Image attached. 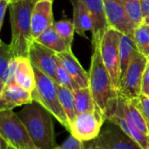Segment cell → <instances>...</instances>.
Wrapping results in <instances>:
<instances>
[{
    "label": "cell",
    "mask_w": 149,
    "mask_h": 149,
    "mask_svg": "<svg viewBox=\"0 0 149 149\" xmlns=\"http://www.w3.org/2000/svg\"><path fill=\"white\" fill-rule=\"evenodd\" d=\"M73 6V24L75 32L86 38V31H93V20L90 11L83 0H71Z\"/></svg>",
    "instance_id": "e0dca14e"
},
{
    "label": "cell",
    "mask_w": 149,
    "mask_h": 149,
    "mask_svg": "<svg viewBox=\"0 0 149 149\" xmlns=\"http://www.w3.org/2000/svg\"><path fill=\"white\" fill-rule=\"evenodd\" d=\"M58 99H59L60 105L64 109L65 113L70 124L77 115L73 91L65 88L64 86H61L58 84Z\"/></svg>",
    "instance_id": "603a6c76"
},
{
    "label": "cell",
    "mask_w": 149,
    "mask_h": 149,
    "mask_svg": "<svg viewBox=\"0 0 149 149\" xmlns=\"http://www.w3.org/2000/svg\"><path fill=\"white\" fill-rule=\"evenodd\" d=\"M103 2L109 26L123 34L134 37L137 27L129 18L122 3L119 0H103Z\"/></svg>",
    "instance_id": "7c38bea8"
},
{
    "label": "cell",
    "mask_w": 149,
    "mask_h": 149,
    "mask_svg": "<svg viewBox=\"0 0 149 149\" xmlns=\"http://www.w3.org/2000/svg\"><path fill=\"white\" fill-rule=\"evenodd\" d=\"M28 58L33 66L58 83V57L55 52L34 40L30 46Z\"/></svg>",
    "instance_id": "8fae6325"
},
{
    "label": "cell",
    "mask_w": 149,
    "mask_h": 149,
    "mask_svg": "<svg viewBox=\"0 0 149 149\" xmlns=\"http://www.w3.org/2000/svg\"><path fill=\"white\" fill-rule=\"evenodd\" d=\"M141 94H144L149 97V60L148 61L143 79H142V85H141Z\"/></svg>",
    "instance_id": "4dcf8cb0"
},
{
    "label": "cell",
    "mask_w": 149,
    "mask_h": 149,
    "mask_svg": "<svg viewBox=\"0 0 149 149\" xmlns=\"http://www.w3.org/2000/svg\"><path fill=\"white\" fill-rule=\"evenodd\" d=\"M93 55L89 69V87L94 101L105 115L110 103L118 96L110 74L102 60L100 45L93 46Z\"/></svg>",
    "instance_id": "3957f363"
},
{
    "label": "cell",
    "mask_w": 149,
    "mask_h": 149,
    "mask_svg": "<svg viewBox=\"0 0 149 149\" xmlns=\"http://www.w3.org/2000/svg\"><path fill=\"white\" fill-rule=\"evenodd\" d=\"M52 0L36 1L31 13V34L35 40L45 31L53 25Z\"/></svg>",
    "instance_id": "4fadbf2b"
},
{
    "label": "cell",
    "mask_w": 149,
    "mask_h": 149,
    "mask_svg": "<svg viewBox=\"0 0 149 149\" xmlns=\"http://www.w3.org/2000/svg\"><path fill=\"white\" fill-rule=\"evenodd\" d=\"M86 4L91 17L93 20V46L100 45V43L105 34L108 30L109 24L107 22L104 2L103 0H83Z\"/></svg>",
    "instance_id": "9a60e30c"
},
{
    "label": "cell",
    "mask_w": 149,
    "mask_h": 149,
    "mask_svg": "<svg viewBox=\"0 0 149 149\" xmlns=\"http://www.w3.org/2000/svg\"><path fill=\"white\" fill-rule=\"evenodd\" d=\"M84 142L70 135L62 144L56 146L54 149H83Z\"/></svg>",
    "instance_id": "f546056e"
},
{
    "label": "cell",
    "mask_w": 149,
    "mask_h": 149,
    "mask_svg": "<svg viewBox=\"0 0 149 149\" xmlns=\"http://www.w3.org/2000/svg\"><path fill=\"white\" fill-rule=\"evenodd\" d=\"M77 114L86 112L94 111L98 107L96 105L90 87L78 88L73 91Z\"/></svg>",
    "instance_id": "44dd1931"
},
{
    "label": "cell",
    "mask_w": 149,
    "mask_h": 149,
    "mask_svg": "<svg viewBox=\"0 0 149 149\" xmlns=\"http://www.w3.org/2000/svg\"><path fill=\"white\" fill-rule=\"evenodd\" d=\"M139 49L135 44L134 37L122 33L120 45V81L124 77L130 63L139 53Z\"/></svg>",
    "instance_id": "d6986e66"
},
{
    "label": "cell",
    "mask_w": 149,
    "mask_h": 149,
    "mask_svg": "<svg viewBox=\"0 0 149 149\" xmlns=\"http://www.w3.org/2000/svg\"><path fill=\"white\" fill-rule=\"evenodd\" d=\"M37 42L46 46L56 53H61L71 51V45H69L56 31L53 25L45 31L38 38L35 39Z\"/></svg>",
    "instance_id": "ffe728a7"
},
{
    "label": "cell",
    "mask_w": 149,
    "mask_h": 149,
    "mask_svg": "<svg viewBox=\"0 0 149 149\" xmlns=\"http://www.w3.org/2000/svg\"><path fill=\"white\" fill-rule=\"evenodd\" d=\"M83 149H93V148H92V146H91V142H90V141H86V142H84Z\"/></svg>",
    "instance_id": "d590c367"
},
{
    "label": "cell",
    "mask_w": 149,
    "mask_h": 149,
    "mask_svg": "<svg viewBox=\"0 0 149 149\" xmlns=\"http://www.w3.org/2000/svg\"><path fill=\"white\" fill-rule=\"evenodd\" d=\"M134 39L139 52L149 59V27L144 24L139 25L134 33Z\"/></svg>",
    "instance_id": "d4e9b609"
},
{
    "label": "cell",
    "mask_w": 149,
    "mask_h": 149,
    "mask_svg": "<svg viewBox=\"0 0 149 149\" xmlns=\"http://www.w3.org/2000/svg\"><path fill=\"white\" fill-rule=\"evenodd\" d=\"M90 142L93 149H143L117 125L107 120L98 137Z\"/></svg>",
    "instance_id": "9c48e42d"
},
{
    "label": "cell",
    "mask_w": 149,
    "mask_h": 149,
    "mask_svg": "<svg viewBox=\"0 0 149 149\" xmlns=\"http://www.w3.org/2000/svg\"><path fill=\"white\" fill-rule=\"evenodd\" d=\"M57 56L64 68L72 77L79 88L89 87L88 72L82 67L77 58L72 53V50L61 53H57Z\"/></svg>",
    "instance_id": "2e32d148"
},
{
    "label": "cell",
    "mask_w": 149,
    "mask_h": 149,
    "mask_svg": "<svg viewBox=\"0 0 149 149\" xmlns=\"http://www.w3.org/2000/svg\"><path fill=\"white\" fill-rule=\"evenodd\" d=\"M125 107H126V112L134 126L145 135L149 137V126L148 122L146 121L144 116L142 115L140 109L136 107L134 102L133 100L126 99L125 101Z\"/></svg>",
    "instance_id": "cb8c5ba5"
},
{
    "label": "cell",
    "mask_w": 149,
    "mask_h": 149,
    "mask_svg": "<svg viewBox=\"0 0 149 149\" xmlns=\"http://www.w3.org/2000/svg\"><path fill=\"white\" fill-rule=\"evenodd\" d=\"M125 101L126 98L118 94V96L110 103L106 111V120L117 125L142 148L149 149V137L141 133L134 126L126 112Z\"/></svg>",
    "instance_id": "52a82bcc"
},
{
    "label": "cell",
    "mask_w": 149,
    "mask_h": 149,
    "mask_svg": "<svg viewBox=\"0 0 149 149\" xmlns=\"http://www.w3.org/2000/svg\"><path fill=\"white\" fill-rule=\"evenodd\" d=\"M16 58L10 45L0 41V90L7 84L9 78V67L11 60Z\"/></svg>",
    "instance_id": "7402d4cb"
},
{
    "label": "cell",
    "mask_w": 149,
    "mask_h": 149,
    "mask_svg": "<svg viewBox=\"0 0 149 149\" xmlns=\"http://www.w3.org/2000/svg\"><path fill=\"white\" fill-rule=\"evenodd\" d=\"M106 121L100 108L77 114L70 123V134L80 141H92L98 137Z\"/></svg>",
    "instance_id": "ba28073f"
},
{
    "label": "cell",
    "mask_w": 149,
    "mask_h": 149,
    "mask_svg": "<svg viewBox=\"0 0 149 149\" xmlns=\"http://www.w3.org/2000/svg\"><path fill=\"white\" fill-rule=\"evenodd\" d=\"M121 36L122 33L120 31L113 27H109L100 43L102 60L110 74L113 86L118 93L120 86V45Z\"/></svg>",
    "instance_id": "5b68a950"
},
{
    "label": "cell",
    "mask_w": 149,
    "mask_h": 149,
    "mask_svg": "<svg viewBox=\"0 0 149 149\" xmlns=\"http://www.w3.org/2000/svg\"><path fill=\"white\" fill-rule=\"evenodd\" d=\"M148 59L139 52L130 63L120 81L119 94L127 100H134L141 94L143 74Z\"/></svg>",
    "instance_id": "30bf717a"
},
{
    "label": "cell",
    "mask_w": 149,
    "mask_h": 149,
    "mask_svg": "<svg viewBox=\"0 0 149 149\" xmlns=\"http://www.w3.org/2000/svg\"><path fill=\"white\" fill-rule=\"evenodd\" d=\"M0 149H17L8 142L5 139L0 136Z\"/></svg>",
    "instance_id": "836d02e7"
},
{
    "label": "cell",
    "mask_w": 149,
    "mask_h": 149,
    "mask_svg": "<svg viewBox=\"0 0 149 149\" xmlns=\"http://www.w3.org/2000/svg\"><path fill=\"white\" fill-rule=\"evenodd\" d=\"M53 27L59 36L72 46L75 32L73 22H71L70 20H59L53 24Z\"/></svg>",
    "instance_id": "4316f807"
},
{
    "label": "cell",
    "mask_w": 149,
    "mask_h": 149,
    "mask_svg": "<svg viewBox=\"0 0 149 149\" xmlns=\"http://www.w3.org/2000/svg\"><path fill=\"white\" fill-rule=\"evenodd\" d=\"M148 27H149V26H148Z\"/></svg>",
    "instance_id": "f35d334b"
},
{
    "label": "cell",
    "mask_w": 149,
    "mask_h": 149,
    "mask_svg": "<svg viewBox=\"0 0 149 149\" xmlns=\"http://www.w3.org/2000/svg\"><path fill=\"white\" fill-rule=\"evenodd\" d=\"M11 3H12L11 0H0V29H2L3 27L4 15H5L7 7L10 6Z\"/></svg>",
    "instance_id": "1f68e13d"
},
{
    "label": "cell",
    "mask_w": 149,
    "mask_h": 149,
    "mask_svg": "<svg viewBox=\"0 0 149 149\" xmlns=\"http://www.w3.org/2000/svg\"><path fill=\"white\" fill-rule=\"evenodd\" d=\"M36 0H19L10 5L11 24L10 46L16 58H27L34 41L31 34V13Z\"/></svg>",
    "instance_id": "7a4b0ae2"
},
{
    "label": "cell",
    "mask_w": 149,
    "mask_h": 149,
    "mask_svg": "<svg viewBox=\"0 0 149 149\" xmlns=\"http://www.w3.org/2000/svg\"><path fill=\"white\" fill-rule=\"evenodd\" d=\"M0 136L17 149H39L12 110L0 112Z\"/></svg>",
    "instance_id": "8992f818"
},
{
    "label": "cell",
    "mask_w": 149,
    "mask_h": 149,
    "mask_svg": "<svg viewBox=\"0 0 149 149\" xmlns=\"http://www.w3.org/2000/svg\"><path fill=\"white\" fill-rule=\"evenodd\" d=\"M33 102L31 93L17 84H8L0 90V112L9 111Z\"/></svg>",
    "instance_id": "5bb4252c"
},
{
    "label": "cell",
    "mask_w": 149,
    "mask_h": 149,
    "mask_svg": "<svg viewBox=\"0 0 149 149\" xmlns=\"http://www.w3.org/2000/svg\"><path fill=\"white\" fill-rule=\"evenodd\" d=\"M12 1V3H14V2H17V1H19V0H11Z\"/></svg>",
    "instance_id": "8d00e7d4"
},
{
    "label": "cell",
    "mask_w": 149,
    "mask_h": 149,
    "mask_svg": "<svg viewBox=\"0 0 149 149\" xmlns=\"http://www.w3.org/2000/svg\"><path fill=\"white\" fill-rule=\"evenodd\" d=\"M36 1H38V0H36ZM52 1H53V0H52Z\"/></svg>",
    "instance_id": "74e56055"
},
{
    "label": "cell",
    "mask_w": 149,
    "mask_h": 149,
    "mask_svg": "<svg viewBox=\"0 0 149 149\" xmlns=\"http://www.w3.org/2000/svg\"><path fill=\"white\" fill-rule=\"evenodd\" d=\"M39 149L56 148L54 127L51 113L37 102L24 106L17 113Z\"/></svg>",
    "instance_id": "6da1fadb"
},
{
    "label": "cell",
    "mask_w": 149,
    "mask_h": 149,
    "mask_svg": "<svg viewBox=\"0 0 149 149\" xmlns=\"http://www.w3.org/2000/svg\"><path fill=\"white\" fill-rule=\"evenodd\" d=\"M127 14L128 15L129 18L132 20V22L135 24L136 27L141 24L143 20V15H142V10L140 0H119Z\"/></svg>",
    "instance_id": "484cf974"
},
{
    "label": "cell",
    "mask_w": 149,
    "mask_h": 149,
    "mask_svg": "<svg viewBox=\"0 0 149 149\" xmlns=\"http://www.w3.org/2000/svg\"><path fill=\"white\" fill-rule=\"evenodd\" d=\"M133 101L140 109L149 126V97L144 94H141L137 99L134 100Z\"/></svg>",
    "instance_id": "f1b7e54d"
},
{
    "label": "cell",
    "mask_w": 149,
    "mask_h": 149,
    "mask_svg": "<svg viewBox=\"0 0 149 149\" xmlns=\"http://www.w3.org/2000/svg\"><path fill=\"white\" fill-rule=\"evenodd\" d=\"M148 60H149V59H148Z\"/></svg>",
    "instance_id": "ab89813d"
},
{
    "label": "cell",
    "mask_w": 149,
    "mask_h": 149,
    "mask_svg": "<svg viewBox=\"0 0 149 149\" xmlns=\"http://www.w3.org/2000/svg\"><path fill=\"white\" fill-rule=\"evenodd\" d=\"M141 24H144V25L149 26V16L146 17H143V20H142Z\"/></svg>",
    "instance_id": "e575fe53"
},
{
    "label": "cell",
    "mask_w": 149,
    "mask_h": 149,
    "mask_svg": "<svg viewBox=\"0 0 149 149\" xmlns=\"http://www.w3.org/2000/svg\"><path fill=\"white\" fill-rule=\"evenodd\" d=\"M14 83L24 89L32 92L35 88L36 80L34 68L27 58H19L18 64L15 73Z\"/></svg>",
    "instance_id": "ac0fdd59"
},
{
    "label": "cell",
    "mask_w": 149,
    "mask_h": 149,
    "mask_svg": "<svg viewBox=\"0 0 149 149\" xmlns=\"http://www.w3.org/2000/svg\"><path fill=\"white\" fill-rule=\"evenodd\" d=\"M58 57V56H57ZM57 77H58V84L61 86L68 88L72 91H74L79 87L78 84L72 79V77L67 72V71L64 68L62 64L60 63L58 58V68H57Z\"/></svg>",
    "instance_id": "83f0119b"
},
{
    "label": "cell",
    "mask_w": 149,
    "mask_h": 149,
    "mask_svg": "<svg viewBox=\"0 0 149 149\" xmlns=\"http://www.w3.org/2000/svg\"><path fill=\"white\" fill-rule=\"evenodd\" d=\"M143 17L149 16V0H140Z\"/></svg>",
    "instance_id": "d6a6232c"
},
{
    "label": "cell",
    "mask_w": 149,
    "mask_h": 149,
    "mask_svg": "<svg viewBox=\"0 0 149 149\" xmlns=\"http://www.w3.org/2000/svg\"><path fill=\"white\" fill-rule=\"evenodd\" d=\"M35 73L36 85L34 90L31 92L32 100L38 103L68 131L70 132V124L68 119L62 108L58 91V83H56L51 77L45 74L37 67L33 66Z\"/></svg>",
    "instance_id": "277c9868"
}]
</instances>
